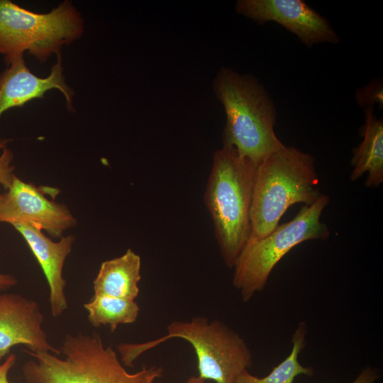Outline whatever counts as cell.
Listing matches in <instances>:
<instances>
[{
	"label": "cell",
	"mask_w": 383,
	"mask_h": 383,
	"mask_svg": "<svg viewBox=\"0 0 383 383\" xmlns=\"http://www.w3.org/2000/svg\"><path fill=\"white\" fill-rule=\"evenodd\" d=\"M185 383H206V380L198 377H189Z\"/></svg>",
	"instance_id": "21"
},
{
	"label": "cell",
	"mask_w": 383,
	"mask_h": 383,
	"mask_svg": "<svg viewBox=\"0 0 383 383\" xmlns=\"http://www.w3.org/2000/svg\"><path fill=\"white\" fill-rule=\"evenodd\" d=\"M235 10L260 25L277 23L309 47L340 41L330 22L302 0H239Z\"/></svg>",
	"instance_id": "9"
},
{
	"label": "cell",
	"mask_w": 383,
	"mask_h": 383,
	"mask_svg": "<svg viewBox=\"0 0 383 383\" xmlns=\"http://www.w3.org/2000/svg\"><path fill=\"white\" fill-rule=\"evenodd\" d=\"M141 259L128 248L122 255L104 261L93 281L94 295L135 300L139 294Z\"/></svg>",
	"instance_id": "13"
},
{
	"label": "cell",
	"mask_w": 383,
	"mask_h": 383,
	"mask_svg": "<svg viewBox=\"0 0 383 383\" xmlns=\"http://www.w3.org/2000/svg\"><path fill=\"white\" fill-rule=\"evenodd\" d=\"M56 89L65 97L67 107L73 110V91L65 82L62 74L61 54L52 66L50 74L42 78L30 72L23 55L14 58L0 74V116L6 110L23 106L35 99H43L46 91ZM9 140L0 139V149L6 148Z\"/></svg>",
	"instance_id": "11"
},
{
	"label": "cell",
	"mask_w": 383,
	"mask_h": 383,
	"mask_svg": "<svg viewBox=\"0 0 383 383\" xmlns=\"http://www.w3.org/2000/svg\"><path fill=\"white\" fill-rule=\"evenodd\" d=\"M213 91L226 113L224 146L255 165L284 148L274 132L277 112L266 89L254 77L222 67Z\"/></svg>",
	"instance_id": "2"
},
{
	"label": "cell",
	"mask_w": 383,
	"mask_h": 383,
	"mask_svg": "<svg viewBox=\"0 0 383 383\" xmlns=\"http://www.w3.org/2000/svg\"><path fill=\"white\" fill-rule=\"evenodd\" d=\"M84 31L80 13L65 1L47 13H38L8 0H0V54L6 64L25 51L38 60L60 55L64 45L79 38Z\"/></svg>",
	"instance_id": "6"
},
{
	"label": "cell",
	"mask_w": 383,
	"mask_h": 383,
	"mask_svg": "<svg viewBox=\"0 0 383 383\" xmlns=\"http://www.w3.org/2000/svg\"><path fill=\"white\" fill-rule=\"evenodd\" d=\"M84 307L92 326H109L111 332L119 325L135 323L140 313V307L135 300L109 296L93 295Z\"/></svg>",
	"instance_id": "15"
},
{
	"label": "cell",
	"mask_w": 383,
	"mask_h": 383,
	"mask_svg": "<svg viewBox=\"0 0 383 383\" xmlns=\"http://www.w3.org/2000/svg\"><path fill=\"white\" fill-rule=\"evenodd\" d=\"M328 203L329 197L321 194L311 205H304L290 221L246 244L233 267V284L244 302L265 288L274 267L293 248L306 240L329 237L328 227L320 219Z\"/></svg>",
	"instance_id": "7"
},
{
	"label": "cell",
	"mask_w": 383,
	"mask_h": 383,
	"mask_svg": "<svg viewBox=\"0 0 383 383\" xmlns=\"http://www.w3.org/2000/svg\"><path fill=\"white\" fill-rule=\"evenodd\" d=\"M321 194L312 155L286 145L271 154L257 165L248 243L270 234L291 206L311 205Z\"/></svg>",
	"instance_id": "4"
},
{
	"label": "cell",
	"mask_w": 383,
	"mask_h": 383,
	"mask_svg": "<svg viewBox=\"0 0 383 383\" xmlns=\"http://www.w3.org/2000/svg\"><path fill=\"white\" fill-rule=\"evenodd\" d=\"M257 165L233 147L215 151L204 193L215 238L226 265L233 268L250 233V209Z\"/></svg>",
	"instance_id": "3"
},
{
	"label": "cell",
	"mask_w": 383,
	"mask_h": 383,
	"mask_svg": "<svg viewBox=\"0 0 383 383\" xmlns=\"http://www.w3.org/2000/svg\"><path fill=\"white\" fill-rule=\"evenodd\" d=\"M13 158V152L6 148L0 154V184L5 189L10 187L14 176V166L11 165Z\"/></svg>",
	"instance_id": "17"
},
{
	"label": "cell",
	"mask_w": 383,
	"mask_h": 383,
	"mask_svg": "<svg viewBox=\"0 0 383 383\" xmlns=\"http://www.w3.org/2000/svg\"><path fill=\"white\" fill-rule=\"evenodd\" d=\"M13 228L22 235L35 256L49 287L51 315L60 316L67 309L65 294L66 280L62 270L67 257L75 240L73 235L62 237L58 242L48 238L39 228L28 224L16 223Z\"/></svg>",
	"instance_id": "12"
},
{
	"label": "cell",
	"mask_w": 383,
	"mask_h": 383,
	"mask_svg": "<svg viewBox=\"0 0 383 383\" xmlns=\"http://www.w3.org/2000/svg\"><path fill=\"white\" fill-rule=\"evenodd\" d=\"M379 377L377 369L367 367L362 370L358 376L350 383H375Z\"/></svg>",
	"instance_id": "18"
},
{
	"label": "cell",
	"mask_w": 383,
	"mask_h": 383,
	"mask_svg": "<svg viewBox=\"0 0 383 383\" xmlns=\"http://www.w3.org/2000/svg\"><path fill=\"white\" fill-rule=\"evenodd\" d=\"M17 360L16 355L10 353L5 361L0 365V383H11L9 379V373L11 368L16 365Z\"/></svg>",
	"instance_id": "19"
},
{
	"label": "cell",
	"mask_w": 383,
	"mask_h": 383,
	"mask_svg": "<svg viewBox=\"0 0 383 383\" xmlns=\"http://www.w3.org/2000/svg\"><path fill=\"white\" fill-rule=\"evenodd\" d=\"M171 338L182 339L194 348L199 377L216 383H235L252 364L251 351L243 338L224 323L196 316L189 321H174L167 327V334L143 343L117 345L121 361L132 367L145 351Z\"/></svg>",
	"instance_id": "5"
},
{
	"label": "cell",
	"mask_w": 383,
	"mask_h": 383,
	"mask_svg": "<svg viewBox=\"0 0 383 383\" xmlns=\"http://www.w3.org/2000/svg\"><path fill=\"white\" fill-rule=\"evenodd\" d=\"M17 283V279L12 274L0 273V291L9 289Z\"/></svg>",
	"instance_id": "20"
},
{
	"label": "cell",
	"mask_w": 383,
	"mask_h": 383,
	"mask_svg": "<svg viewBox=\"0 0 383 383\" xmlns=\"http://www.w3.org/2000/svg\"><path fill=\"white\" fill-rule=\"evenodd\" d=\"M44 316L34 300L16 293L0 294V360L11 349L23 345L27 350L60 355L43 328Z\"/></svg>",
	"instance_id": "10"
},
{
	"label": "cell",
	"mask_w": 383,
	"mask_h": 383,
	"mask_svg": "<svg viewBox=\"0 0 383 383\" xmlns=\"http://www.w3.org/2000/svg\"><path fill=\"white\" fill-rule=\"evenodd\" d=\"M306 333L305 323H299L293 335L290 354L269 374L259 378L246 370L238 377L235 383H292L298 375H312L313 370L301 365L298 360L299 355L304 345Z\"/></svg>",
	"instance_id": "16"
},
{
	"label": "cell",
	"mask_w": 383,
	"mask_h": 383,
	"mask_svg": "<svg viewBox=\"0 0 383 383\" xmlns=\"http://www.w3.org/2000/svg\"><path fill=\"white\" fill-rule=\"evenodd\" d=\"M363 140L353 150L350 180L355 181L367 173L365 185L377 187L383 182V121L373 113L372 107L365 109Z\"/></svg>",
	"instance_id": "14"
},
{
	"label": "cell",
	"mask_w": 383,
	"mask_h": 383,
	"mask_svg": "<svg viewBox=\"0 0 383 383\" xmlns=\"http://www.w3.org/2000/svg\"><path fill=\"white\" fill-rule=\"evenodd\" d=\"M44 187L22 181L15 174L10 187L0 196V223H23L45 230L62 238L74 226L75 218L65 204L48 199Z\"/></svg>",
	"instance_id": "8"
},
{
	"label": "cell",
	"mask_w": 383,
	"mask_h": 383,
	"mask_svg": "<svg viewBox=\"0 0 383 383\" xmlns=\"http://www.w3.org/2000/svg\"><path fill=\"white\" fill-rule=\"evenodd\" d=\"M60 355L32 352L31 359L22 367L26 383H154L162 376L160 367L143 366L128 372L110 346H105L101 335L67 334L60 348Z\"/></svg>",
	"instance_id": "1"
}]
</instances>
